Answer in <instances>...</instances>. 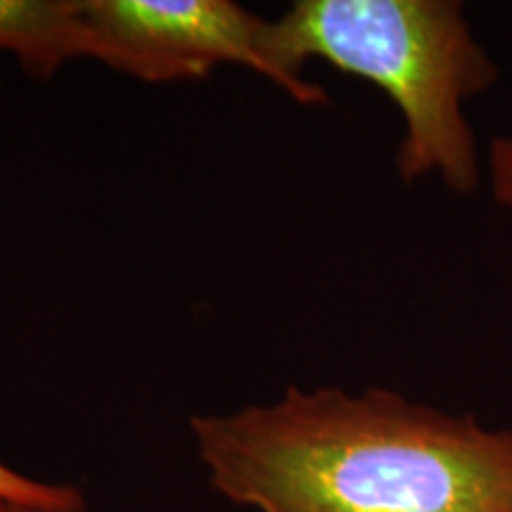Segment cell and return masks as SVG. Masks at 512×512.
<instances>
[{"mask_svg":"<svg viewBox=\"0 0 512 512\" xmlns=\"http://www.w3.org/2000/svg\"><path fill=\"white\" fill-rule=\"evenodd\" d=\"M266 79L302 105L328 95L306 81L309 60L382 88L406 133L396 152L403 183L439 174L458 195L482 181V159L465 100L496 86L498 67L472 34L458 0H297L266 22Z\"/></svg>","mask_w":512,"mask_h":512,"instance_id":"2","label":"cell"},{"mask_svg":"<svg viewBox=\"0 0 512 512\" xmlns=\"http://www.w3.org/2000/svg\"><path fill=\"white\" fill-rule=\"evenodd\" d=\"M0 498L34 505L46 512H86V496L72 484H50L27 477L0 460Z\"/></svg>","mask_w":512,"mask_h":512,"instance_id":"5","label":"cell"},{"mask_svg":"<svg viewBox=\"0 0 512 512\" xmlns=\"http://www.w3.org/2000/svg\"><path fill=\"white\" fill-rule=\"evenodd\" d=\"M209 484L256 512H512V430L384 387H290L190 420Z\"/></svg>","mask_w":512,"mask_h":512,"instance_id":"1","label":"cell"},{"mask_svg":"<svg viewBox=\"0 0 512 512\" xmlns=\"http://www.w3.org/2000/svg\"><path fill=\"white\" fill-rule=\"evenodd\" d=\"M93 60L147 83L202 79L219 64L266 76V19L230 0H83Z\"/></svg>","mask_w":512,"mask_h":512,"instance_id":"3","label":"cell"},{"mask_svg":"<svg viewBox=\"0 0 512 512\" xmlns=\"http://www.w3.org/2000/svg\"><path fill=\"white\" fill-rule=\"evenodd\" d=\"M0 512H46L41 508H34V505L10 501V498H0Z\"/></svg>","mask_w":512,"mask_h":512,"instance_id":"7","label":"cell"},{"mask_svg":"<svg viewBox=\"0 0 512 512\" xmlns=\"http://www.w3.org/2000/svg\"><path fill=\"white\" fill-rule=\"evenodd\" d=\"M0 53L24 72L50 79L67 62L93 57L83 0H0Z\"/></svg>","mask_w":512,"mask_h":512,"instance_id":"4","label":"cell"},{"mask_svg":"<svg viewBox=\"0 0 512 512\" xmlns=\"http://www.w3.org/2000/svg\"><path fill=\"white\" fill-rule=\"evenodd\" d=\"M489 188L498 207L512 211V136H498L489 145Z\"/></svg>","mask_w":512,"mask_h":512,"instance_id":"6","label":"cell"}]
</instances>
